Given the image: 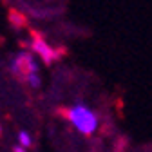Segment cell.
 <instances>
[{"label": "cell", "mask_w": 152, "mask_h": 152, "mask_svg": "<svg viewBox=\"0 0 152 152\" xmlns=\"http://www.w3.org/2000/svg\"><path fill=\"white\" fill-rule=\"evenodd\" d=\"M11 69L16 74H22L24 78H26V76H29V74H38V64H36L34 56L31 53H20L13 60Z\"/></svg>", "instance_id": "cell-2"}, {"label": "cell", "mask_w": 152, "mask_h": 152, "mask_svg": "<svg viewBox=\"0 0 152 152\" xmlns=\"http://www.w3.org/2000/svg\"><path fill=\"white\" fill-rule=\"evenodd\" d=\"M0 134H2V127H0Z\"/></svg>", "instance_id": "cell-7"}, {"label": "cell", "mask_w": 152, "mask_h": 152, "mask_svg": "<svg viewBox=\"0 0 152 152\" xmlns=\"http://www.w3.org/2000/svg\"><path fill=\"white\" fill-rule=\"evenodd\" d=\"M65 118L83 136L94 134V132L98 130V127H100L98 114L94 112L92 109H89L87 105H82V103H76V105L69 107L65 110Z\"/></svg>", "instance_id": "cell-1"}, {"label": "cell", "mask_w": 152, "mask_h": 152, "mask_svg": "<svg viewBox=\"0 0 152 152\" xmlns=\"http://www.w3.org/2000/svg\"><path fill=\"white\" fill-rule=\"evenodd\" d=\"M31 87H40V83H42V78H40V74H29V76H26V78H24Z\"/></svg>", "instance_id": "cell-5"}, {"label": "cell", "mask_w": 152, "mask_h": 152, "mask_svg": "<svg viewBox=\"0 0 152 152\" xmlns=\"http://www.w3.org/2000/svg\"><path fill=\"white\" fill-rule=\"evenodd\" d=\"M16 138H18V147H22V148H29L33 145V138H31L29 132H26V130H20Z\"/></svg>", "instance_id": "cell-4"}, {"label": "cell", "mask_w": 152, "mask_h": 152, "mask_svg": "<svg viewBox=\"0 0 152 152\" xmlns=\"http://www.w3.org/2000/svg\"><path fill=\"white\" fill-rule=\"evenodd\" d=\"M33 51L40 56V58L45 62V64H51L54 58H56V53L44 42V40H40V38H36V40L33 42Z\"/></svg>", "instance_id": "cell-3"}, {"label": "cell", "mask_w": 152, "mask_h": 152, "mask_svg": "<svg viewBox=\"0 0 152 152\" xmlns=\"http://www.w3.org/2000/svg\"><path fill=\"white\" fill-rule=\"evenodd\" d=\"M15 152H27V148H22V147L16 145V147H15Z\"/></svg>", "instance_id": "cell-6"}]
</instances>
